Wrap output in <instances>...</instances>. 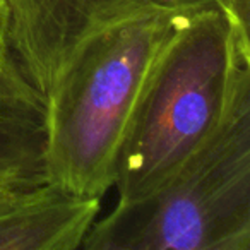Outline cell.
I'll return each mask as SVG.
<instances>
[{
    "instance_id": "6da1fadb",
    "label": "cell",
    "mask_w": 250,
    "mask_h": 250,
    "mask_svg": "<svg viewBox=\"0 0 250 250\" xmlns=\"http://www.w3.org/2000/svg\"><path fill=\"white\" fill-rule=\"evenodd\" d=\"M250 96V28L201 11L170 43L141 93L118 151V201L165 184Z\"/></svg>"
},
{
    "instance_id": "ba28073f",
    "label": "cell",
    "mask_w": 250,
    "mask_h": 250,
    "mask_svg": "<svg viewBox=\"0 0 250 250\" xmlns=\"http://www.w3.org/2000/svg\"><path fill=\"white\" fill-rule=\"evenodd\" d=\"M9 48L7 45V14H5V2L0 0V50Z\"/></svg>"
},
{
    "instance_id": "8992f818",
    "label": "cell",
    "mask_w": 250,
    "mask_h": 250,
    "mask_svg": "<svg viewBox=\"0 0 250 250\" xmlns=\"http://www.w3.org/2000/svg\"><path fill=\"white\" fill-rule=\"evenodd\" d=\"M46 182V98L0 50V182Z\"/></svg>"
},
{
    "instance_id": "3957f363",
    "label": "cell",
    "mask_w": 250,
    "mask_h": 250,
    "mask_svg": "<svg viewBox=\"0 0 250 250\" xmlns=\"http://www.w3.org/2000/svg\"><path fill=\"white\" fill-rule=\"evenodd\" d=\"M84 250H250V96L154 192L118 201Z\"/></svg>"
},
{
    "instance_id": "52a82bcc",
    "label": "cell",
    "mask_w": 250,
    "mask_h": 250,
    "mask_svg": "<svg viewBox=\"0 0 250 250\" xmlns=\"http://www.w3.org/2000/svg\"><path fill=\"white\" fill-rule=\"evenodd\" d=\"M42 184H45V182H0V212H4L5 209L14 206L16 202L21 201L24 195H28Z\"/></svg>"
},
{
    "instance_id": "5b68a950",
    "label": "cell",
    "mask_w": 250,
    "mask_h": 250,
    "mask_svg": "<svg viewBox=\"0 0 250 250\" xmlns=\"http://www.w3.org/2000/svg\"><path fill=\"white\" fill-rule=\"evenodd\" d=\"M101 197L62 190L52 182L0 212V250H76L100 216Z\"/></svg>"
},
{
    "instance_id": "7a4b0ae2",
    "label": "cell",
    "mask_w": 250,
    "mask_h": 250,
    "mask_svg": "<svg viewBox=\"0 0 250 250\" xmlns=\"http://www.w3.org/2000/svg\"><path fill=\"white\" fill-rule=\"evenodd\" d=\"M206 11V9H204ZM201 11H163L89 38L46 96V173L62 190L101 197L144 86L170 43Z\"/></svg>"
},
{
    "instance_id": "277c9868",
    "label": "cell",
    "mask_w": 250,
    "mask_h": 250,
    "mask_svg": "<svg viewBox=\"0 0 250 250\" xmlns=\"http://www.w3.org/2000/svg\"><path fill=\"white\" fill-rule=\"evenodd\" d=\"M7 45L24 77L48 96L67 63L94 35L163 11L219 9L249 28L250 0H4Z\"/></svg>"
}]
</instances>
